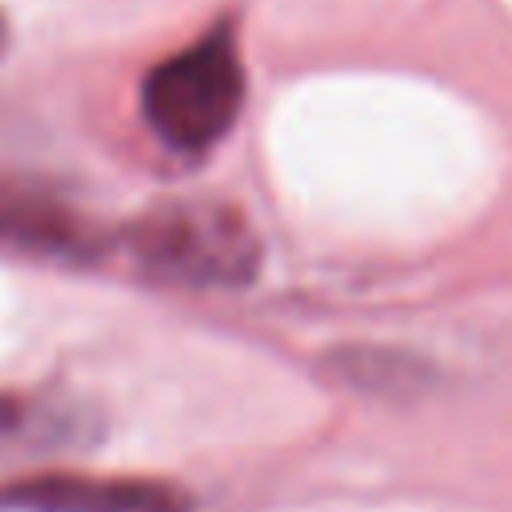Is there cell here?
I'll list each match as a JSON object with an SVG mask.
<instances>
[{"mask_svg": "<svg viewBox=\"0 0 512 512\" xmlns=\"http://www.w3.org/2000/svg\"><path fill=\"white\" fill-rule=\"evenodd\" d=\"M240 104L244 68L228 24H216L196 44L160 60L140 88L148 128L176 152L212 148L236 124Z\"/></svg>", "mask_w": 512, "mask_h": 512, "instance_id": "obj_1", "label": "cell"}, {"mask_svg": "<svg viewBox=\"0 0 512 512\" xmlns=\"http://www.w3.org/2000/svg\"><path fill=\"white\" fill-rule=\"evenodd\" d=\"M128 252L144 272L192 288L244 284L260 264L252 224L216 200L156 204L128 228Z\"/></svg>", "mask_w": 512, "mask_h": 512, "instance_id": "obj_2", "label": "cell"}, {"mask_svg": "<svg viewBox=\"0 0 512 512\" xmlns=\"http://www.w3.org/2000/svg\"><path fill=\"white\" fill-rule=\"evenodd\" d=\"M0 496L20 512H188L184 492L168 484L108 476H36Z\"/></svg>", "mask_w": 512, "mask_h": 512, "instance_id": "obj_3", "label": "cell"}, {"mask_svg": "<svg viewBox=\"0 0 512 512\" xmlns=\"http://www.w3.org/2000/svg\"><path fill=\"white\" fill-rule=\"evenodd\" d=\"M88 436L80 404L48 392H0V460H28L72 448Z\"/></svg>", "mask_w": 512, "mask_h": 512, "instance_id": "obj_4", "label": "cell"}, {"mask_svg": "<svg viewBox=\"0 0 512 512\" xmlns=\"http://www.w3.org/2000/svg\"><path fill=\"white\" fill-rule=\"evenodd\" d=\"M0 240L28 244V248H48V252H80L92 248L88 224L68 212V204L0 180Z\"/></svg>", "mask_w": 512, "mask_h": 512, "instance_id": "obj_5", "label": "cell"}, {"mask_svg": "<svg viewBox=\"0 0 512 512\" xmlns=\"http://www.w3.org/2000/svg\"><path fill=\"white\" fill-rule=\"evenodd\" d=\"M0 52H4V16H0Z\"/></svg>", "mask_w": 512, "mask_h": 512, "instance_id": "obj_6", "label": "cell"}]
</instances>
